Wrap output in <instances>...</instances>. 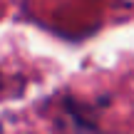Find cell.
<instances>
[{
    "mask_svg": "<svg viewBox=\"0 0 134 134\" xmlns=\"http://www.w3.org/2000/svg\"><path fill=\"white\" fill-rule=\"evenodd\" d=\"M112 102V97H102L99 102H82V99H75L72 94H67L60 99V114H65L70 119L72 129H99V109L107 107Z\"/></svg>",
    "mask_w": 134,
    "mask_h": 134,
    "instance_id": "6da1fadb",
    "label": "cell"
}]
</instances>
